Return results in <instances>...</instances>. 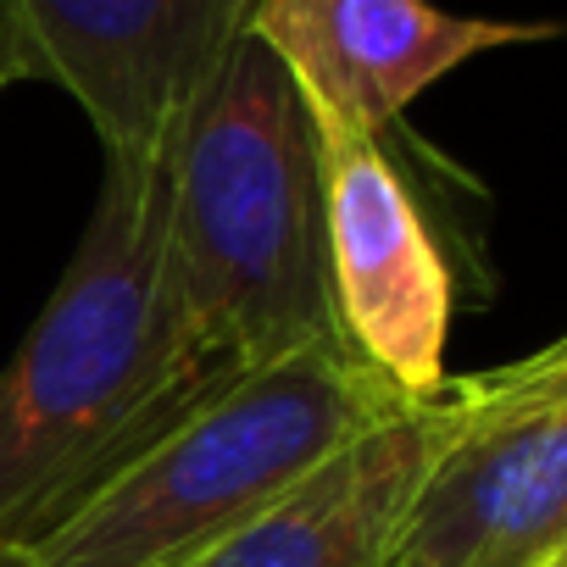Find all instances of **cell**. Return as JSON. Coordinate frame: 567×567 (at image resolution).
<instances>
[{"instance_id": "cell-1", "label": "cell", "mask_w": 567, "mask_h": 567, "mask_svg": "<svg viewBox=\"0 0 567 567\" xmlns=\"http://www.w3.org/2000/svg\"><path fill=\"white\" fill-rule=\"evenodd\" d=\"M212 390L223 384L189 362L167 290L162 156H101L84 239L0 368V550L56 534Z\"/></svg>"}, {"instance_id": "cell-5", "label": "cell", "mask_w": 567, "mask_h": 567, "mask_svg": "<svg viewBox=\"0 0 567 567\" xmlns=\"http://www.w3.org/2000/svg\"><path fill=\"white\" fill-rule=\"evenodd\" d=\"M250 12L256 0H0L23 79L56 84L101 156H162Z\"/></svg>"}, {"instance_id": "cell-6", "label": "cell", "mask_w": 567, "mask_h": 567, "mask_svg": "<svg viewBox=\"0 0 567 567\" xmlns=\"http://www.w3.org/2000/svg\"><path fill=\"white\" fill-rule=\"evenodd\" d=\"M329 301L340 340L406 401L451 384V267L384 140L318 134Z\"/></svg>"}, {"instance_id": "cell-8", "label": "cell", "mask_w": 567, "mask_h": 567, "mask_svg": "<svg viewBox=\"0 0 567 567\" xmlns=\"http://www.w3.org/2000/svg\"><path fill=\"white\" fill-rule=\"evenodd\" d=\"M451 423L456 379L440 395L406 401L395 417L368 429L195 567H390Z\"/></svg>"}, {"instance_id": "cell-9", "label": "cell", "mask_w": 567, "mask_h": 567, "mask_svg": "<svg viewBox=\"0 0 567 567\" xmlns=\"http://www.w3.org/2000/svg\"><path fill=\"white\" fill-rule=\"evenodd\" d=\"M12 84H23V68H18V51H12V29H7V18H0V95H7Z\"/></svg>"}, {"instance_id": "cell-4", "label": "cell", "mask_w": 567, "mask_h": 567, "mask_svg": "<svg viewBox=\"0 0 567 567\" xmlns=\"http://www.w3.org/2000/svg\"><path fill=\"white\" fill-rule=\"evenodd\" d=\"M567 539V334L456 379V423L390 567H539Z\"/></svg>"}, {"instance_id": "cell-11", "label": "cell", "mask_w": 567, "mask_h": 567, "mask_svg": "<svg viewBox=\"0 0 567 567\" xmlns=\"http://www.w3.org/2000/svg\"><path fill=\"white\" fill-rule=\"evenodd\" d=\"M539 567H567V539H561V545H556V550H550V556H545Z\"/></svg>"}, {"instance_id": "cell-10", "label": "cell", "mask_w": 567, "mask_h": 567, "mask_svg": "<svg viewBox=\"0 0 567 567\" xmlns=\"http://www.w3.org/2000/svg\"><path fill=\"white\" fill-rule=\"evenodd\" d=\"M0 567H34L29 550H0Z\"/></svg>"}, {"instance_id": "cell-7", "label": "cell", "mask_w": 567, "mask_h": 567, "mask_svg": "<svg viewBox=\"0 0 567 567\" xmlns=\"http://www.w3.org/2000/svg\"><path fill=\"white\" fill-rule=\"evenodd\" d=\"M250 34L296 84L312 134L384 140L445 73L556 29L462 18L434 0H256Z\"/></svg>"}, {"instance_id": "cell-2", "label": "cell", "mask_w": 567, "mask_h": 567, "mask_svg": "<svg viewBox=\"0 0 567 567\" xmlns=\"http://www.w3.org/2000/svg\"><path fill=\"white\" fill-rule=\"evenodd\" d=\"M167 290L189 362L228 384L340 340L329 301L323 162L272 51L245 34L162 151Z\"/></svg>"}, {"instance_id": "cell-3", "label": "cell", "mask_w": 567, "mask_h": 567, "mask_svg": "<svg viewBox=\"0 0 567 567\" xmlns=\"http://www.w3.org/2000/svg\"><path fill=\"white\" fill-rule=\"evenodd\" d=\"M395 395L346 340L272 357L123 462L56 534L34 567H195L323 462L395 417Z\"/></svg>"}]
</instances>
